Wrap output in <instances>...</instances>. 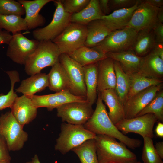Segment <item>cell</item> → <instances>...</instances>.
<instances>
[{
    "label": "cell",
    "mask_w": 163,
    "mask_h": 163,
    "mask_svg": "<svg viewBox=\"0 0 163 163\" xmlns=\"http://www.w3.org/2000/svg\"><path fill=\"white\" fill-rule=\"evenodd\" d=\"M86 25L71 22L52 41L61 54H69L85 46L87 36Z\"/></svg>",
    "instance_id": "8992f818"
},
{
    "label": "cell",
    "mask_w": 163,
    "mask_h": 163,
    "mask_svg": "<svg viewBox=\"0 0 163 163\" xmlns=\"http://www.w3.org/2000/svg\"><path fill=\"white\" fill-rule=\"evenodd\" d=\"M149 113L153 114L156 117L158 120L163 122V90H161L157 93L152 100L138 114L136 117Z\"/></svg>",
    "instance_id": "e575fe53"
},
{
    "label": "cell",
    "mask_w": 163,
    "mask_h": 163,
    "mask_svg": "<svg viewBox=\"0 0 163 163\" xmlns=\"http://www.w3.org/2000/svg\"><path fill=\"white\" fill-rule=\"evenodd\" d=\"M138 0H111L109 5L111 11L121 9L129 8L133 6Z\"/></svg>",
    "instance_id": "f35d334b"
},
{
    "label": "cell",
    "mask_w": 163,
    "mask_h": 163,
    "mask_svg": "<svg viewBox=\"0 0 163 163\" xmlns=\"http://www.w3.org/2000/svg\"><path fill=\"white\" fill-rule=\"evenodd\" d=\"M152 5L158 8H160L163 5V0H145Z\"/></svg>",
    "instance_id": "7dc6e473"
},
{
    "label": "cell",
    "mask_w": 163,
    "mask_h": 163,
    "mask_svg": "<svg viewBox=\"0 0 163 163\" xmlns=\"http://www.w3.org/2000/svg\"><path fill=\"white\" fill-rule=\"evenodd\" d=\"M94 140L98 163H133L137 161L135 154L113 138L96 135Z\"/></svg>",
    "instance_id": "7a4b0ae2"
},
{
    "label": "cell",
    "mask_w": 163,
    "mask_h": 163,
    "mask_svg": "<svg viewBox=\"0 0 163 163\" xmlns=\"http://www.w3.org/2000/svg\"><path fill=\"white\" fill-rule=\"evenodd\" d=\"M129 75L130 85L127 99L149 87L163 82L162 80L147 78L138 72Z\"/></svg>",
    "instance_id": "4dcf8cb0"
},
{
    "label": "cell",
    "mask_w": 163,
    "mask_h": 163,
    "mask_svg": "<svg viewBox=\"0 0 163 163\" xmlns=\"http://www.w3.org/2000/svg\"><path fill=\"white\" fill-rule=\"evenodd\" d=\"M159 8L145 0H142L127 26L138 32L144 29H153L158 22L157 15Z\"/></svg>",
    "instance_id": "4fadbf2b"
},
{
    "label": "cell",
    "mask_w": 163,
    "mask_h": 163,
    "mask_svg": "<svg viewBox=\"0 0 163 163\" xmlns=\"http://www.w3.org/2000/svg\"><path fill=\"white\" fill-rule=\"evenodd\" d=\"M142 0H138L133 7L117 10L109 14L104 15L101 19L104 21L113 31L126 27L132 15Z\"/></svg>",
    "instance_id": "ffe728a7"
},
{
    "label": "cell",
    "mask_w": 163,
    "mask_h": 163,
    "mask_svg": "<svg viewBox=\"0 0 163 163\" xmlns=\"http://www.w3.org/2000/svg\"><path fill=\"white\" fill-rule=\"evenodd\" d=\"M86 27L87 34L85 46L88 47L96 46L112 32L105 21L101 19L91 21Z\"/></svg>",
    "instance_id": "484cf974"
},
{
    "label": "cell",
    "mask_w": 163,
    "mask_h": 163,
    "mask_svg": "<svg viewBox=\"0 0 163 163\" xmlns=\"http://www.w3.org/2000/svg\"><path fill=\"white\" fill-rule=\"evenodd\" d=\"M90 0H65L61 1L64 10L72 14L78 12L84 8Z\"/></svg>",
    "instance_id": "74e56055"
},
{
    "label": "cell",
    "mask_w": 163,
    "mask_h": 163,
    "mask_svg": "<svg viewBox=\"0 0 163 163\" xmlns=\"http://www.w3.org/2000/svg\"><path fill=\"white\" fill-rule=\"evenodd\" d=\"M157 120L153 114L149 113L132 118H124L115 125L124 134L133 133L139 134L143 138L152 139L154 136L153 128Z\"/></svg>",
    "instance_id": "7c38bea8"
},
{
    "label": "cell",
    "mask_w": 163,
    "mask_h": 163,
    "mask_svg": "<svg viewBox=\"0 0 163 163\" xmlns=\"http://www.w3.org/2000/svg\"><path fill=\"white\" fill-rule=\"evenodd\" d=\"M7 163H11V162H10Z\"/></svg>",
    "instance_id": "816d5d0a"
},
{
    "label": "cell",
    "mask_w": 163,
    "mask_h": 163,
    "mask_svg": "<svg viewBox=\"0 0 163 163\" xmlns=\"http://www.w3.org/2000/svg\"><path fill=\"white\" fill-rule=\"evenodd\" d=\"M9 152L4 139L0 135V163L10 162L11 158Z\"/></svg>",
    "instance_id": "ab89813d"
},
{
    "label": "cell",
    "mask_w": 163,
    "mask_h": 163,
    "mask_svg": "<svg viewBox=\"0 0 163 163\" xmlns=\"http://www.w3.org/2000/svg\"><path fill=\"white\" fill-rule=\"evenodd\" d=\"M155 151L159 157L163 159V142H156L154 146Z\"/></svg>",
    "instance_id": "f6af8a7d"
},
{
    "label": "cell",
    "mask_w": 163,
    "mask_h": 163,
    "mask_svg": "<svg viewBox=\"0 0 163 163\" xmlns=\"http://www.w3.org/2000/svg\"><path fill=\"white\" fill-rule=\"evenodd\" d=\"M138 72L147 78L162 80L163 60L152 50L142 57Z\"/></svg>",
    "instance_id": "d6986e66"
},
{
    "label": "cell",
    "mask_w": 163,
    "mask_h": 163,
    "mask_svg": "<svg viewBox=\"0 0 163 163\" xmlns=\"http://www.w3.org/2000/svg\"><path fill=\"white\" fill-rule=\"evenodd\" d=\"M99 0H90L88 4L79 12L71 15V22L87 25L91 21L101 19L104 16Z\"/></svg>",
    "instance_id": "4316f807"
},
{
    "label": "cell",
    "mask_w": 163,
    "mask_h": 163,
    "mask_svg": "<svg viewBox=\"0 0 163 163\" xmlns=\"http://www.w3.org/2000/svg\"><path fill=\"white\" fill-rule=\"evenodd\" d=\"M23 126L16 120L11 111L0 116V135L4 139L10 151L21 150L28 139Z\"/></svg>",
    "instance_id": "5b68a950"
},
{
    "label": "cell",
    "mask_w": 163,
    "mask_h": 163,
    "mask_svg": "<svg viewBox=\"0 0 163 163\" xmlns=\"http://www.w3.org/2000/svg\"><path fill=\"white\" fill-rule=\"evenodd\" d=\"M133 163H142V162H141L140 161H135Z\"/></svg>",
    "instance_id": "f907efd6"
},
{
    "label": "cell",
    "mask_w": 163,
    "mask_h": 163,
    "mask_svg": "<svg viewBox=\"0 0 163 163\" xmlns=\"http://www.w3.org/2000/svg\"><path fill=\"white\" fill-rule=\"evenodd\" d=\"M61 54L57 46L52 41H40L25 62V72L30 76L41 73L44 68L53 66L59 60Z\"/></svg>",
    "instance_id": "3957f363"
},
{
    "label": "cell",
    "mask_w": 163,
    "mask_h": 163,
    "mask_svg": "<svg viewBox=\"0 0 163 163\" xmlns=\"http://www.w3.org/2000/svg\"><path fill=\"white\" fill-rule=\"evenodd\" d=\"M49 89L56 92L70 91V83L67 73L59 60L52 66L48 74Z\"/></svg>",
    "instance_id": "cb8c5ba5"
},
{
    "label": "cell",
    "mask_w": 163,
    "mask_h": 163,
    "mask_svg": "<svg viewBox=\"0 0 163 163\" xmlns=\"http://www.w3.org/2000/svg\"><path fill=\"white\" fill-rule=\"evenodd\" d=\"M25 14L23 6L14 0H0V14L15 15L20 16Z\"/></svg>",
    "instance_id": "8d00e7d4"
},
{
    "label": "cell",
    "mask_w": 163,
    "mask_h": 163,
    "mask_svg": "<svg viewBox=\"0 0 163 163\" xmlns=\"http://www.w3.org/2000/svg\"><path fill=\"white\" fill-rule=\"evenodd\" d=\"M88 102L68 103L56 108L57 116L63 122L78 125H83L91 117L94 110Z\"/></svg>",
    "instance_id": "9c48e42d"
},
{
    "label": "cell",
    "mask_w": 163,
    "mask_h": 163,
    "mask_svg": "<svg viewBox=\"0 0 163 163\" xmlns=\"http://www.w3.org/2000/svg\"><path fill=\"white\" fill-rule=\"evenodd\" d=\"M26 163H41L38 155L35 154L32 158L31 160L27 162Z\"/></svg>",
    "instance_id": "681fc988"
},
{
    "label": "cell",
    "mask_w": 163,
    "mask_h": 163,
    "mask_svg": "<svg viewBox=\"0 0 163 163\" xmlns=\"http://www.w3.org/2000/svg\"><path fill=\"white\" fill-rule=\"evenodd\" d=\"M81 163H98L94 139L88 140L73 149Z\"/></svg>",
    "instance_id": "1f68e13d"
},
{
    "label": "cell",
    "mask_w": 163,
    "mask_h": 163,
    "mask_svg": "<svg viewBox=\"0 0 163 163\" xmlns=\"http://www.w3.org/2000/svg\"><path fill=\"white\" fill-rule=\"evenodd\" d=\"M99 93L102 100L108 107V115L113 124L115 125L125 118L123 106L120 101L115 90L107 89Z\"/></svg>",
    "instance_id": "603a6c76"
},
{
    "label": "cell",
    "mask_w": 163,
    "mask_h": 163,
    "mask_svg": "<svg viewBox=\"0 0 163 163\" xmlns=\"http://www.w3.org/2000/svg\"><path fill=\"white\" fill-rule=\"evenodd\" d=\"M157 18L158 22L163 23V6L159 8Z\"/></svg>",
    "instance_id": "c3c4849f"
},
{
    "label": "cell",
    "mask_w": 163,
    "mask_h": 163,
    "mask_svg": "<svg viewBox=\"0 0 163 163\" xmlns=\"http://www.w3.org/2000/svg\"><path fill=\"white\" fill-rule=\"evenodd\" d=\"M6 52L7 56L13 62L24 65L28 57L36 48L39 41L27 38L21 32L12 34Z\"/></svg>",
    "instance_id": "8fae6325"
},
{
    "label": "cell",
    "mask_w": 163,
    "mask_h": 163,
    "mask_svg": "<svg viewBox=\"0 0 163 163\" xmlns=\"http://www.w3.org/2000/svg\"><path fill=\"white\" fill-rule=\"evenodd\" d=\"M83 67L87 90L86 100L93 105L96 102L97 96V62Z\"/></svg>",
    "instance_id": "83f0119b"
},
{
    "label": "cell",
    "mask_w": 163,
    "mask_h": 163,
    "mask_svg": "<svg viewBox=\"0 0 163 163\" xmlns=\"http://www.w3.org/2000/svg\"><path fill=\"white\" fill-rule=\"evenodd\" d=\"M6 72L9 77L11 88L7 94H0V110L7 108H11L15 100L18 97L14 89L15 83L20 81L18 72L16 70L7 71Z\"/></svg>",
    "instance_id": "836d02e7"
},
{
    "label": "cell",
    "mask_w": 163,
    "mask_h": 163,
    "mask_svg": "<svg viewBox=\"0 0 163 163\" xmlns=\"http://www.w3.org/2000/svg\"><path fill=\"white\" fill-rule=\"evenodd\" d=\"M97 65V92L109 89L115 90L116 77L114 60L107 57L99 61Z\"/></svg>",
    "instance_id": "ac0fdd59"
},
{
    "label": "cell",
    "mask_w": 163,
    "mask_h": 163,
    "mask_svg": "<svg viewBox=\"0 0 163 163\" xmlns=\"http://www.w3.org/2000/svg\"><path fill=\"white\" fill-rule=\"evenodd\" d=\"M152 50L161 59L163 60V43L156 44Z\"/></svg>",
    "instance_id": "ee69618b"
},
{
    "label": "cell",
    "mask_w": 163,
    "mask_h": 163,
    "mask_svg": "<svg viewBox=\"0 0 163 163\" xmlns=\"http://www.w3.org/2000/svg\"><path fill=\"white\" fill-rule=\"evenodd\" d=\"M11 109L15 118L23 126L34 119L37 113L31 98L24 95L16 99Z\"/></svg>",
    "instance_id": "2e32d148"
},
{
    "label": "cell",
    "mask_w": 163,
    "mask_h": 163,
    "mask_svg": "<svg viewBox=\"0 0 163 163\" xmlns=\"http://www.w3.org/2000/svg\"><path fill=\"white\" fill-rule=\"evenodd\" d=\"M143 138L144 145L142 158L143 163H163L155 151L152 139L148 137Z\"/></svg>",
    "instance_id": "d590c367"
},
{
    "label": "cell",
    "mask_w": 163,
    "mask_h": 163,
    "mask_svg": "<svg viewBox=\"0 0 163 163\" xmlns=\"http://www.w3.org/2000/svg\"><path fill=\"white\" fill-rule=\"evenodd\" d=\"M59 61L65 69L70 83V91L73 95L86 98L83 67L66 53H61Z\"/></svg>",
    "instance_id": "30bf717a"
},
{
    "label": "cell",
    "mask_w": 163,
    "mask_h": 163,
    "mask_svg": "<svg viewBox=\"0 0 163 163\" xmlns=\"http://www.w3.org/2000/svg\"><path fill=\"white\" fill-rule=\"evenodd\" d=\"M56 8L51 22L44 27L32 32L35 40L38 41H52L60 35L71 22L72 14L64 10L61 0L54 1Z\"/></svg>",
    "instance_id": "52a82bcc"
},
{
    "label": "cell",
    "mask_w": 163,
    "mask_h": 163,
    "mask_svg": "<svg viewBox=\"0 0 163 163\" xmlns=\"http://www.w3.org/2000/svg\"><path fill=\"white\" fill-rule=\"evenodd\" d=\"M49 85L48 74L40 73L31 75L22 80L16 91L23 95L31 97L48 87Z\"/></svg>",
    "instance_id": "d4e9b609"
},
{
    "label": "cell",
    "mask_w": 163,
    "mask_h": 163,
    "mask_svg": "<svg viewBox=\"0 0 163 163\" xmlns=\"http://www.w3.org/2000/svg\"><path fill=\"white\" fill-rule=\"evenodd\" d=\"M114 68L116 77L115 91L123 105L127 99L130 81L129 76L123 70L119 63L114 61Z\"/></svg>",
    "instance_id": "f546056e"
},
{
    "label": "cell",
    "mask_w": 163,
    "mask_h": 163,
    "mask_svg": "<svg viewBox=\"0 0 163 163\" xmlns=\"http://www.w3.org/2000/svg\"><path fill=\"white\" fill-rule=\"evenodd\" d=\"M96 135L85 128L83 125L62 124L61 132L57 139L55 150L65 154L86 141L95 139Z\"/></svg>",
    "instance_id": "277c9868"
},
{
    "label": "cell",
    "mask_w": 163,
    "mask_h": 163,
    "mask_svg": "<svg viewBox=\"0 0 163 163\" xmlns=\"http://www.w3.org/2000/svg\"><path fill=\"white\" fill-rule=\"evenodd\" d=\"M162 84L152 86L127 99L123 105L125 118L136 117L161 90Z\"/></svg>",
    "instance_id": "5bb4252c"
},
{
    "label": "cell",
    "mask_w": 163,
    "mask_h": 163,
    "mask_svg": "<svg viewBox=\"0 0 163 163\" xmlns=\"http://www.w3.org/2000/svg\"><path fill=\"white\" fill-rule=\"evenodd\" d=\"M9 32L0 29V45L2 44H8L12 37Z\"/></svg>",
    "instance_id": "b9f144b4"
},
{
    "label": "cell",
    "mask_w": 163,
    "mask_h": 163,
    "mask_svg": "<svg viewBox=\"0 0 163 163\" xmlns=\"http://www.w3.org/2000/svg\"><path fill=\"white\" fill-rule=\"evenodd\" d=\"M0 29H3L12 34L23 30H28L24 18L15 15L0 14Z\"/></svg>",
    "instance_id": "d6a6232c"
},
{
    "label": "cell",
    "mask_w": 163,
    "mask_h": 163,
    "mask_svg": "<svg viewBox=\"0 0 163 163\" xmlns=\"http://www.w3.org/2000/svg\"><path fill=\"white\" fill-rule=\"evenodd\" d=\"M155 132L156 135L160 137H163V124L159 122L155 129Z\"/></svg>",
    "instance_id": "bcb514c9"
},
{
    "label": "cell",
    "mask_w": 163,
    "mask_h": 163,
    "mask_svg": "<svg viewBox=\"0 0 163 163\" xmlns=\"http://www.w3.org/2000/svg\"><path fill=\"white\" fill-rule=\"evenodd\" d=\"M67 54L83 66L97 63L107 57L106 53L97 46H84Z\"/></svg>",
    "instance_id": "44dd1931"
},
{
    "label": "cell",
    "mask_w": 163,
    "mask_h": 163,
    "mask_svg": "<svg viewBox=\"0 0 163 163\" xmlns=\"http://www.w3.org/2000/svg\"><path fill=\"white\" fill-rule=\"evenodd\" d=\"M156 44L153 29H144L138 32L131 50L136 55L142 57L152 51Z\"/></svg>",
    "instance_id": "f1b7e54d"
},
{
    "label": "cell",
    "mask_w": 163,
    "mask_h": 163,
    "mask_svg": "<svg viewBox=\"0 0 163 163\" xmlns=\"http://www.w3.org/2000/svg\"><path fill=\"white\" fill-rule=\"evenodd\" d=\"M83 126L96 135H104L112 137L132 149L139 147L142 143L139 139L130 138L118 129L110 118L99 92L95 109L91 117Z\"/></svg>",
    "instance_id": "6da1fadb"
},
{
    "label": "cell",
    "mask_w": 163,
    "mask_h": 163,
    "mask_svg": "<svg viewBox=\"0 0 163 163\" xmlns=\"http://www.w3.org/2000/svg\"><path fill=\"white\" fill-rule=\"evenodd\" d=\"M53 0H18L24 7L26 14L24 18L28 30L43 26L45 23V18L39 13L46 4Z\"/></svg>",
    "instance_id": "e0dca14e"
},
{
    "label": "cell",
    "mask_w": 163,
    "mask_h": 163,
    "mask_svg": "<svg viewBox=\"0 0 163 163\" xmlns=\"http://www.w3.org/2000/svg\"><path fill=\"white\" fill-rule=\"evenodd\" d=\"M100 9L104 15L110 14L111 11L110 8L109 0H99Z\"/></svg>",
    "instance_id": "7bdbcfd3"
},
{
    "label": "cell",
    "mask_w": 163,
    "mask_h": 163,
    "mask_svg": "<svg viewBox=\"0 0 163 163\" xmlns=\"http://www.w3.org/2000/svg\"><path fill=\"white\" fill-rule=\"evenodd\" d=\"M30 97L34 104L37 108L45 107L49 111L69 102H88L86 98L75 96L72 94L69 90L47 95H34Z\"/></svg>",
    "instance_id": "9a60e30c"
},
{
    "label": "cell",
    "mask_w": 163,
    "mask_h": 163,
    "mask_svg": "<svg viewBox=\"0 0 163 163\" xmlns=\"http://www.w3.org/2000/svg\"><path fill=\"white\" fill-rule=\"evenodd\" d=\"M107 56L118 62L124 71L128 75L139 72L142 57L136 55L132 50L119 53H106Z\"/></svg>",
    "instance_id": "7402d4cb"
},
{
    "label": "cell",
    "mask_w": 163,
    "mask_h": 163,
    "mask_svg": "<svg viewBox=\"0 0 163 163\" xmlns=\"http://www.w3.org/2000/svg\"><path fill=\"white\" fill-rule=\"evenodd\" d=\"M138 32L126 26L112 31L95 46L105 52L119 53L131 50L134 45Z\"/></svg>",
    "instance_id": "ba28073f"
},
{
    "label": "cell",
    "mask_w": 163,
    "mask_h": 163,
    "mask_svg": "<svg viewBox=\"0 0 163 163\" xmlns=\"http://www.w3.org/2000/svg\"><path fill=\"white\" fill-rule=\"evenodd\" d=\"M153 30L156 44L163 43V23L158 22Z\"/></svg>",
    "instance_id": "60d3db41"
}]
</instances>
